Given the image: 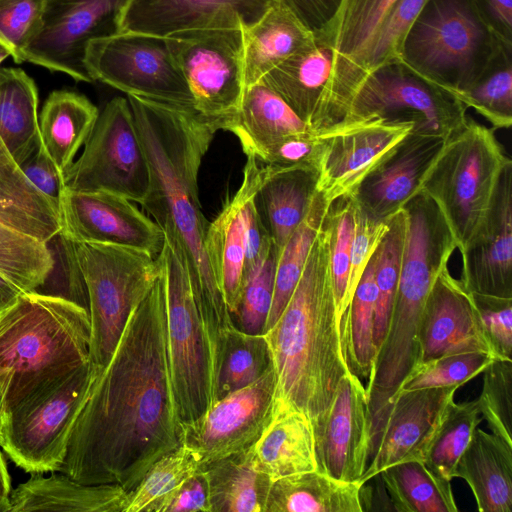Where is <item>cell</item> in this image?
<instances>
[{
	"instance_id": "6da1fadb",
	"label": "cell",
	"mask_w": 512,
	"mask_h": 512,
	"mask_svg": "<svg viewBox=\"0 0 512 512\" xmlns=\"http://www.w3.org/2000/svg\"><path fill=\"white\" fill-rule=\"evenodd\" d=\"M90 373L59 472L80 483L118 484L130 491L181 444L167 353L163 262L110 360L102 368L90 366Z\"/></svg>"
},
{
	"instance_id": "7a4b0ae2",
	"label": "cell",
	"mask_w": 512,
	"mask_h": 512,
	"mask_svg": "<svg viewBox=\"0 0 512 512\" xmlns=\"http://www.w3.org/2000/svg\"><path fill=\"white\" fill-rule=\"evenodd\" d=\"M127 99L150 168L149 190L140 205L185 256L214 361L221 335L234 324L205 251L209 222L201 210L198 174L219 128L192 109L133 95Z\"/></svg>"
},
{
	"instance_id": "3957f363",
	"label": "cell",
	"mask_w": 512,
	"mask_h": 512,
	"mask_svg": "<svg viewBox=\"0 0 512 512\" xmlns=\"http://www.w3.org/2000/svg\"><path fill=\"white\" fill-rule=\"evenodd\" d=\"M264 335L276 375L275 399L311 420L319 417L331 404L340 380L350 371L323 223L289 301Z\"/></svg>"
},
{
	"instance_id": "277c9868",
	"label": "cell",
	"mask_w": 512,
	"mask_h": 512,
	"mask_svg": "<svg viewBox=\"0 0 512 512\" xmlns=\"http://www.w3.org/2000/svg\"><path fill=\"white\" fill-rule=\"evenodd\" d=\"M89 312L59 295L22 292L0 311V370L11 373L6 413L89 362Z\"/></svg>"
},
{
	"instance_id": "5b68a950",
	"label": "cell",
	"mask_w": 512,
	"mask_h": 512,
	"mask_svg": "<svg viewBox=\"0 0 512 512\" xmlns=\"http://www.w3.org/2000/svg\"><path fill=\"white\" fill-rule=\"evenodd\" d=\"M500 38L476 0H426L402 44L400 61L457 97L484 73Z\"/></svg>"
},
{
	"instance_id": "8992f818",
	"label": "cell",
	"mask_w": 512,
	"mask_h": 512,
	"mask_svg": "<svg viewBox=\"0 0 512 512\" xmlns=\"http://www.w3.org/2000/svg\"><path fill=\"white\" fill-rule=\"evenodd\" d=\"M63 240L87 294L89 363L102 368L110 360L130 314L161 273L162 260L160 255L153 257L133 248Z\"/></svg>"
},
{
	"instance_id": "52a82bcc",
	"label": "cell",
	"mask_w": 512,
	"mask_h": 512,
	"mask_svg": "<svg viewBox=\"0 0 512 512\" xmlns=\"http://www.w3.org/2000/svg\"><path fill=\"white\" fill-rule=\"evenodd\" d=\"M493 128L469 119L444 143L419 191L441 211L461 253L484 217L511 162Z\"/></svg>"
},
{
	"instance_id": "ba28073f",
	"label": "cell",
	"mask_w": 512,
	"mask_h": 512,
	"mask_svg": "<svg viewBox=\"0 0 512 512\" xmlns=\"http://www.w3.org/2000/svg\"><path fill=\"white\" fill-rule=\"evenodd\" d=\"M60 233L58 201L27 179L0 139V274L22 292L43 286L55 268L49 243Z\"/></svg>"
},
{
	"instance_id": "9c48e42d",
	"label": "cell",
	"mask_w": 512,
	"mask_h": 512,
	"mask_svg": "<svg viewBox=\"0 0 512 512\" xmlns=\"http://www.w3.org/2000/svg\"><path fill=\"white\" fill-rule=\"evenodd\" d=\"M160 256L166 280L169 371L181 428L198 419L213 402V356L182 250L165 238Z\"/></svg>"
},
{
	"instance_id": "30bf717a",
	"label": "cell",
	"mask_w": 512,
	"mask_h": 512,
	"mask_svg": "<svg viewBox=\"0 0 512 512\" xmlns=\"http://www.w3.org/2000/svg\"><path fill=\"white\" fill-rule=\"evenodd\" d=\"M90 378L88 362L7 411L0 447L19 468L60 471Z\"/></svg>"
},
{
	"instance_id": "8fae6325",
	"label": "cell",
	"mask_w": 512,
	"mask_h": 512,
	"mask_svg": "<svg viewBox=\"0 0 512 512\" xmlns=\"http://www.w3.org/2000/svg\"><path fill=\"white\" fill-rule=\"evenodd\" d=\"M84 63L93 81L127 96L195 110L168 37L119 31L91 41Z\"/></svg>"
},
{
	"instance_id": "7c38bea8",
	"label": "cell",
	"mask_w": 512,
	"mask_h": 512,
	"mask_svg": "<svg viewBox=\"0 0 512 512\" xmlns=\"http://www.w3.org/2000/svg\"><path fill=\"white\" fill-rule=\"evenodd\" d=\"M466 110L456 96L396 60L364 76L344 121H408L416 133L447 140L466 124Z\"/></svg>"
},
{
	"instance_id": "4fadbf2b",
	"label": "cell",
	"mask_w": 512,
	"mask_h": 512,
	"mask_svg": "<svg viewBox=\"0 0 512 512\" xmlns=\"http://www.w3.org/2000/svg\"><path fill=\"white\" fill-rule=\"evenodd\" d=\"M64 187L104 191L141 204L150 186L149 163L129 101L110 100L96 120L81 156L63 174Z\"/></svg>"
},
{
	"instance_id": "5bb4252c",
	"label": "cell",
	"mask_w": 512,
	"mask_h": 512,
	"mask_svg": "<svg viewBox=\"0 0 512 512\" xmlns=\"http://www.w3.org/2000/svg\"><path fill=\"white\" fill-rule=\"evenodd\" d=\"M196 112L226 130L245 89L244 30L200 29L168 37Z\"/></svg>"
},
{
	"instance_id": "9a60e30c",
	"label": "cell",
	"mask_w": 512,
	"mask_h": 512,
	"mask_svg": "<svg viewBox=\"0 0 512 512\" xmlns=\"http://www.w3.org/2000/svg\"><path fill=\"white\" fill-rule=\"evenodd\" d=\"M262 80L316 134L343 122L354 98L339 56L318 34Z\"/></svg>"
},
{
	"instance_id": "2e32d148",
	"label": "cell",
	"mask_w": 512,
	"mask_h": 512,
	"mask_svg": "<svg viewBox=\"0 0 512 512\" xmlns=\"http://www.w3.org/2000/svg\"><path fill=\"white\" fill-rule=\"evenodd\" d=\"M128 0H45L40 28L24 61L91 83L84 58L88 44L119 31Z\"/></svg>"
},
{
	"instance_id": "e0dca14e",
	"label": "cell",
	"mask_w": 512,
	"mask_h": 512,
	"mask_svg": "<svg viewBox=\"0 0 512 512\" xmlns=\"http://www.w3.org/2000/svg\"><path fill=\"white\" fill-rule=\"evenodd\" d=\"M414 129L408 121H343L317 133V191L328 205L350 197L363 179Z\"/></svg>"
},
{
	"instance_id": "ac0fdd59",
	"label": "cell",
	"mask_w": 512,
	"mask_h": 512,
	"mask_svg": "<svg viewBox=\"0 0 512 512\" xmlns=\"http://www.w3.org/2000/svg\"><path fill=\"white\" fill-rule=\"evenodd\" d=\"M276 392L271 366L254 382L214 401L195 421L181 426V443L201 467L250 448L269 422Z\"/></svg>"
},
{
	"instance_id": "d6986e66",
	"label": "cell",
	"mask_w": 512,
	"mask_h": 512,
	"mask_svg": "<svg viewBox=\"0 0 512 512\" xmlns=\"http://www.w3.org/2000/svg\"><path fill=\"white\" fill-rule=\"evenodd\" d=\"M60 236L71 242L109 244L157 257L165 235L133 201L104 191L63 189L59 199Z\"/></svg>"
},
{
	"instance_id": "ffe728a7",
	"label": "cell",
	"mask_w": 512,
	"mask_h": 512,
	"mask_svg": "<svg viewBox=\"0 0 512 512\" xmlns=\"http://www.w3.org/2000/svg\"><path fill=\"white\" fill-rule=\"evenodd\" d=\"M317 471L358 482L370 452L366 388L350 370L340 380L329 407L311 420Z\"/></svg>"
},
{
	"instance_id": "44dd1931",
	"label": "cell",
	"mask_w": 512,
	"mask_h": 512,
	"mask_svg": "<svg viewBox=\"0 0 512 512\" xmlns=\"http://www.w3.org/2000/svg\"><path fill=\"white\" fill-rule=\"evenodd\" d=\"M458 388L399 391L370 442L369 465L359 482L366 484L396 463L421 460L444 409L454 399Z\"/></svg>"
},
{
	"instance_id": "7402d4cb",
	"label": "cell",
	"mask_w": 512,
	"mask_h": 512,
	"mask_svg": "<svg viewBox=\"0 0 512 512\" xmlns=\"http://www.w3.org/2000/svg\"><path fill=\"white\" fill-rule=\"evenodd\" d=\"M460 254L459 280L467 291L512 298V161L502 170L491 203Z\"/></svg>"
},
{
	"instance_id": "603a6c76",
	"label": "cell",
	"mask_w": 512,
	"mask_h": 512,
	"mask_svg": "<svg viewBox=\"0 0 512 512\" xmlns=\"http://www.w3.org/2000/svg\"><path fill=\"white\" fill-rule=\"evenodd\" d=\"M418 347L417 365L444 355L471 351L495 358L473 294L451 275L448 265L438 273L427 295Z\"/></svg>"
},
{
	"instance_id": "cb8c5ba5",
	"label": "cell",
	"mask_w": 512,
	"mask_h": 512,
	"mask_svg": "<svg viewBox=\"0 0 512 512\" xmlns=\"http://www.w3.org/2000/svg\"><path fill=\"white\" fill-rule=\"evenodd\" d=\"M277 1L128 0L120 15L119 31L169 37L200 29L246 30Z\"/></svg>"
},
{
	"instance_id": "d4e9b609",
	"label": "cell",
	"mask_w": 512,
	"mask_h": 512,
	"mask_svg": "<svg viewBox=\"0 0 512 512\" xmlns=\"http://www.w3.org/2000/svg\"><path fill=\"white\" fill-rule=\"evenodd\" d=\"M445 141L411 131L359 184L351 196L356 207L378 221H386L400 211L419 192Z\"/></svg>"
},
{
	"instance_id": "484cf974",
	"label": "cell",
	"mask_w": 512,
	"mask_h": 512,
	"mask_svg": "<svg viewBox=\"0 0 512 512\" xmlns=\"http://www.w3.org/2000/svg\"><path fill=\"white\" fill-rule=\"evenodd\" d=\"M238 190L227 197L217 217L209 222L205 251L230 315L235 311L245 280V206L263 183L267 170L254 157H246Z\"/></svg>"
},
{
	"instance_id": "4316f807",
	"label": "cell",
	"mask_w": 512,
	"mask_h": 512,
	"mask_svg": "<svg viewBox=\"0 0 512 512\" xmlns=\"http://www.w3.org/2000/svg\"><path fill=\"white\" fill-rule=\"evenodd\" d=\"M248 452L253 467L272 481L317 470L311 419L280 400Z\"/></svg>"
},
{
	"instance_id": "83f0119b",
	"label": "cell",
	"mask_w": 512,
	"mask_h": 512,
	"mask_svg": "<svg viewBox=\"0 0 512 512\" xmlns=\"http://www.w3.org/2000/svg\"><path fill=\"white\" fill-rule=\"evenodd\" d=\"M127 494L118 484H84L64 473H32L12 490L10 512H124Z\"/></svg>"
},
{
	"instance_id": "f1b7e54d",
	"label": "cell",
	"mask_w": 512,
	"mask_h": 512,
	"mask_svg": "<svg viewBox=\"0 0 512 512\" xmlns=\"http://www.w3.org/2000/svg\"><path fill=\"white\" fill-rule=\"evenodd\" d=\"M466 481L480 512H512V444L477 427L453 478Z\"/></svg>"
},
{
	"instance_id": "f546056e",
	"label": "cell",
	"mask_w": 512,
	"mask_h": 512,
	"mask_svg": "<svg viewBox=\"0 0 512 512\" xmlns=\"http://www.w3.org/2000/svg\"><path fill=\"white\" fill-rule=\"evenodd\" d=\"M225 131L237 137L246 157L259 162L281 139L312 132L262 79L245 86L239 110Z\"/></svg>"
},
{
	"instance_id": "4dcf8cb0",
	"label": "cell",
	"mask_w": 512,
	"mask_h": 512,
	"mask_svg": "<svg viewBox=\"0 0 512 512\" xmlns=\"http://www.w3.org/2000/svg\"><path fill=\"white\" fill-rule=\"evenodd\" d=\"M265 167L267 174L256 192L255 204L279 253L310 209L317 192V171Z\"/></svg>"
},
{
	"instance_id": "1f68e13d",
	"label": "cell",
	"mask_w": 512,
	"mask_h": 512,
	"mask_svg": "<svg viewBox=\"0 0 512 512\" xmlns=\"http://www.w3.org/2000/svg\"><path fill=\"white\" fill-rule=\"evenodd\" d=\"M364 484L309 471L272 481L264 512H363Z\"/></svg>"
},
{
	"instance_id": "d6a6232c",
	"label": "cell",
	"mask_w": 512,
	"mask_h": 512,
	"mask_svg": "<svg viewBox=\"0 0 512 512\" xmlns=\"http://www.w3.org/2000/svg\"><path fill=\"white\" fill-rule=\"evenodd\" d=\"M313 35L294 12L278 0L254 25L244 30L245 86L261 80Z\"/></svg>"
},
{
	"instance_id": "836d02e7",
	"label": "cell",
	"mask_w": 512,
	"mask_h": 512,
	"mask_svg": "<svg viewBox=\"0 0 512 512\" xmlns=\"http://www.w3.org/2000/svg\"><path fill=\"white\" fill-rule=\"evenodd\" d=\"M98 116V108L73 91L55 90L45 100L39 119L40 141L62 175L87 141Z\"/></svg>"
},
{
	"instance_id": "e575fe53",
	"label": "cell",
	"mask_w": 512,
	"mask_h": 512,
	"mask_svg": "<svg viewBox=\"0 0 512 512\" xmlns=\"http://www.w3.org/2000/svg\"><path fill=\"white\" fill-rule=\"evenodd\" d=\"M398 0H340L327 26L319 33L339 56L341 69L357 91L358 67L382 21Z\"/></svg>"
},
{
	"instance_id": "d590c367",
	"label": "cell",
	"mask_w": 512,
	"mask_h": 512,
	"mask_svg": "<svg viewBox=\"0 0 512 512\" xmlns=\"http://www.w3.org/2000/svg\"><path fill=\"white\" fill-rule=\"evenodd\" d=\"M0 139L18 165L40 142L38 89L21 68L0 67Z\"/></svg>"
},
{
	"instance_id": "8d00e7d4",
	"label": "cell",
	"mask_w": 512,
	"mask_h": 512,
	"mask_svg": "<svg viewBox=\"0 0 512 512\" xmlns=\"http://www.w3.org/2000/svg\"><path fill=\"white\" fill-rule=\"evenodd\" d=\"M210 498V512H264L272 480L257 471L248 449L202 467Z\"/></svg>"
},
{
	"instance_id": "74e56055",
	"label": "cell",
	"mask_w": 512,
	"mask_h": 512,
	"mask_svg": "<svg viewBox=\"0 0 512 512\" xmlns=\"http://www.w3.org/2000/svg\"><path fill=\"white\" fill-rule=\"evenodd\" d=\"M378 476L396 511H458L451 481L432 472L421 460L396 463L382 470Z\"/></svg>"
},
{
	"instance_id": "f35d334b",
	"label": "cell",
	"mask_w": 512,
	"mask_h": 512,
	"mask_svg": "<svg viewBox=\"0 0 512 512\" xmlns=\"http://www.w3.org/2000/svg\"><path fill=\"white\" fill-rule=\"evenodd\" d=\"M271 364V353L264 334H249L235 325L231 326L221 335L216 350L213 402L250 385Z\"/></svg>"
},
{
	"instance_id": "ab89813d",
	"label": "cell",
	"mask_w": 512,
	"mask_h": 512,
	"mask_svg": "<svg viewBox=\"0 0 512 512\" xmlns=\"http://www.w3.org/2000/svg\"><path fill=\"white\" fill-rule=\"evenodd\" d=\"M375 253L369 260L341 318V339L350 370L368 378L376 355L374 339L376 287Z\"/></svg>"
},
{
	"instance_id": "60d3db41",
	"label": "cell",
	"mask_w": 512,
	"mask_h": 512,
	"mask_svg": "<svg viewBox=\"0 0 512 512\" xmlns=\"http://www.w3.org/2000/svg\"><path fill=\"white\" fill-rule=\"evenodd\" d=\"M201 469L198 457L181 443L159 458L128 491L124 512H166L184 482Z\"/></svg>"
},
{
	"instance_id": "b9f144b4",
	"label": "cell",
	"mask_w": 512,
	"mask_h": 512,
	"mask_svg": "<svg viewBox=\"0 0 512 512\" xmlns=\"http://www.w3.org/2000/svg\"><path fill=\"white\" fill-rule=\"evenodd\" d=\"M328 207L323 196L317 191L305 218L279 251L273 299L265 332L275 324L289 301L303 272L309 250L322 226Z\"/></svg>"
},
{
	"instance_id": "7bdbcfd3",
	"label": "cell",
	"mask_w": 512,
	"mask_h": 512,
	"mask_svg": "<svg viewBox=\"0 0 512 512\" xmlns=\"http://www.w3.org/2000/svg\"><path fill=\"white\" fill-rule=\"evenodd\" d=\"M478 400L450 401L429 440L421 461L432 472L451 481L456 464L482 422Z\"/></svg>"
},
{
	"instance_id": "ee69618b",
	"label": "cell",
	"mask_w": 512,
	"mask_h": 512,
	"mask_svg": "<svg viewBox=\"0 0 512 512\" xmlns=\"http://www.w3.org/2000/svg\"><path fill=\"white\" fill-rule=\"evenodd\" d=\"M457 98L482 115L493 129L512 125V45L503 46L484 73Z\"/></svg>"
},
{
	"instance_id": "f6af8a7d",
	"label": "cell",
	"mask_w": 512,
	"mask_h": 512,
	"mask_svg": "<svg viewBox=\"0 0 512 512\" xmlns=\"http://www.w3.org/2000/svg\"><path fill=\"white\" fill-rule=\"evenodd\" d=\"M405 231L406 215L402 208L388 219V230L375 251L374 339L377 349L384 339L397 292Z\"/></svg>"
},
{
	"instance_id": "bcb514c9",
	"label": "cell",
	"mask_w": 512,
	"mask_h": 512,
	"mask_svg": "<svg viewBox=\"0 0 512 512\" xmlns=\"http://www.w3.org/2000/svg\"><path fill=\"white\" fill-rule=\"evenodd\" d=\"M278 251L271 250L245 275L239 302L231 314L233 324L249 334H264L270 312Z\"/></svg>"
},
{
	"instance_id": "7dc6e473",
	"label": "cell",
	"mask_w": 512,
	"mask_h": 512,
	"mask_svg": "<svg viewBox=\"0 0 512 512\" xmlns=\"http://www.w3.org/2000/svg\"><path fill=\"white\" fill-rule=\"evenodd\" d=\"M354 211L352 197H341L329 205L323 221L329 239L330 266L340 319L344 314L349 280Z\"/></svg>"
},
{
	"instance_id": "c3c4849f",
	"label": "cell",
	"mask_w": 512,
	"mask_h": 512,
	"mask_svg": "<svg viewBox=\"0 0 512 512\" xmlns=\"http://www.w3.org/2000/svg\"><path fill=\"white\" fill-rule=\"evenodd\" d=\"M495 359L479 351L444 355L417 365L403 381L399 391L447 386L461 387L482 373Z\"/></svg>"
},
{
	"instance_id": "681fc988",
	"label": "cell",
	"mask_w": 512,
	"mask_h": 512,
	"mask_svg": "<svg viewBox=\"0 0 512 512\" xmlns=\"http://www.w3.org/2000/svg\"><path fill=\"white\" fill-rule=\"evenodd\" d=\"M426 0H398L373 37L359 67L362 79L370 71L400 60L404 38Z\"/></svg>"
},
{
	"instance_id": "f907efd6",
	"label": "cell",
	"mask_w": 512,
	"mask_h": 512,
	"mask_svg": "<svg viewBox=\"0 0 512 512\" xmlns=\"http://www.w3.org/2000/svg\"><path fill=\"white\" fill-rule=\"evenodd\" d=\"M483 373L480 413L492 433L512 444V359L495 358Z\"/></svg>"
},
{
	"instance_id": "816d5d0a",
	"label": "cell",
	"mask_w": 512,
	"mask_h": 512,
	"mask_svg": "<svg viewBox=\"0 0 512 512\" xmlns=\"http://www.w3.org/2000/svg\"><path fill=\"white\" fill-rule=\"evenodd\" d=\"M44 1L0 0V42L18 64L24 62L25 50L40 28Z\"/></svg>"
},
{
	"instance_id": "f5cc1de1",
	"label": "cell",
	"mask_w": 512,
	"mask_h": 512,
	"mask_svg": "<svg viewBox=\"0 0 512 512\" xmlns=\"http://www.w3.org/2000/svg\"><path fill=\"white\" fill-rule=\"evenodd\" d=\"M387 230L388 219L386 221L375 220L359 210L355 205L354 232L351 244L349 280L344 312L352 299L369 260L374 255Z\"/></svg>"
},
{
	"instance_id": "db71d44e",
	"label": "cell",
	"mask_w": 512,
	"mask_h": 512,
	"mask_svg": "<svg viewBox=\"0 0 512 512\" xmlns=\"http://www.w3.org/2000/svg\"><path fill=\"white\" fill-rule=\"evenodd\" d=\"M473 297L495 358L512 359V298Z\"/></svg>"
},
{
	"instance_id": "11a10c76",
	"label": "cell",
	"mask_w": 512,
	"mask_h": 512,
	"mask_svg": "<svg viewBox=\"0 0 512 512\" xmlns=\"http://www.w3.org/2000/svg\"><path fill=\"white\" fill-rule=\"evenodd\" d=\"M319 152L318 135L313 132L290 135L271 146L260 163L276 169L314 168Z\"/></svg>"
},
{
	"instance_id": "9f6ffc18",
	"label": "cell",
	"mask_w": 512,
	"mask_h": 512,
	"mask_svg": "<svg viewBox=\"0 0 512 512\" xmlns=\"http://www.w3.org/2000/svg\"><path fill=\"white\" fill-rule=\"evenodd\" d=\"M19 166L39 191L59 203L64 189L63 175L46 153L41 141L35 151Z\"/></svg>"
},
{
	"instance_id": "6f0895ef",
	"label": "cell",
	"mask_w": 512,
	"mask_h": 512,
	"mask_svg": "<svg viewBox=\"0 0 512 512\" xmlns=\"http://www.w3.org/2000/svg\"><path fill=\"white\" fill-rule=\"evenodd\" d=\"M210 512L209 486L205 472L201 469L177 491L166 512Z\"/></svg>"
},
{
	"instance_id": "680465c9",
	"label": "cell",
	"mask_w": 512,
	"mask_h": 512,
	"mask_svg": "<svg viewBox=\"0 0 512 512\" xmlns=\"http://www.w3.org/2000/svg\"><path fill=\"white\" fill-rule=\"evenodd\" d=\"M314 34L321 32L333 18L340 0H282Z\"/></svg>"
},
{
	"instance_id": "91938a15",
	"label": "cell",
	"mask_w": 512,
	"mask_h": 512,
	"mask_svg": "<svg viewBox=\"0 0 512 512\" xmlns=\"http://www.w3.org/2000/svg\"><path fill=\"white\" fill-rule=\"evenodd\" d=\"M476 3L496 34L512 43V0H476Z\"/></svg>"
},
{
	"instance_id": "94428289",
	"label": "cell",
	"mask_w": 512,
	"mask_h": 512,
	"mask_svg": "<svg viewBox=\"0 0 512 512\" xmlns=\"http://www.w3.org/2000/svg\"><path fill=\"white\" fill-rule=\"evenodd\" d=\"M11 479L0 450V512H10Z\"/></svg>"
},
{
	"instance_id": "6125c7cd",
	"label": "cell",
	"mask_w": 512,
	"mask_h": 512,
	"mask_svg": "<svg viewBox=\"0 0 512 512\" xmlns=\"http://www.w3.org/2000/svg\"><path fill=\"white\" fill-rule=\"evenodd\" d=\"M22 293L0 274V311L12 304Z\"/></svg>"
},
{
	"instance_id": "be15d7a7",
	"label": "cell",
	"mask_w": 512,
	"mask_h": 512,
	"mask_svg": "<svg viewBox=\"0 0 512 512\" xmlns=\"http://www.w3.org/2000/svg\"><path fill=\"white\" fill-rule=\"evenodd\" d=\"M10 378L8 370H0V439L6 418V393Z\"/></svg>"
},
{
	"instance_id": "e7e4bbea",
	"label": "cell",
	"mask_w": 512,
	"mask_h": 512,
	"mask_svg": "<svg viewBox=\"0 0 512 512\" xmlns=\"http://www.w3.org/2000/svg\"><path fill=\"white\" fill-rule=\"evenodd\" d=\"M8 57H11V51L5 44L0 42V65Z\"/></svg>"
}]
</instances>
